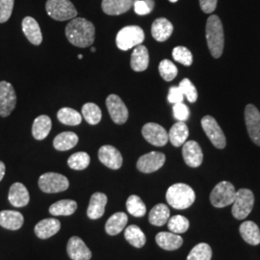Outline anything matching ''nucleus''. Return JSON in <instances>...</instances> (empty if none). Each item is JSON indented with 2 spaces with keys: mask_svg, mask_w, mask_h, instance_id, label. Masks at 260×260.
<instances>
[{
  "mask_svg": "<svg viewBox=\"0 0 260 260\" xmlns=\"http://www.w3.org/2000/svg\"><path fill=\"white\" fill-rule=\"evenodd\" d=\"M47 15L58 21H65L76 18L77 11L70 0H47Z\"/></svg>",
  "mask_w": 260,
  "mask_h": 260,
  "instance_id": "5",
  "label": "nucleus"
},
{
  "mask_svg": "<svg viewBox=\"0 0 260 260\" xmlns=\"http://www.w3.org/2000/svg\"><path fill=\"white\" fill-rule=\"evenodd\" d=\"M155 240L158 246L166 251H176L183 244L182 237L173 233H159Z\"/></svg>",
  "mask_w": 260,
  "mask_h": 260,
  "instance_id": "26",
  "label": "nucleus"
},
{
  "mask_svg": "<svg viewBox=\"0 0 260 260\" xmlns=\"http://www.w3.org/2000/svg\"><path fill=\"white\" fill-rule=\"evenodd\" d=\"M15 0H0V23L6 22L12 16Z\"/></svg>",
  "mask_w": 260,
  "mask_h": 260,
  "instance_id": "45",
  "label": "nucleus"
},
{
  "mask_svg": "<svg viewBox=\"0 0 260 260\" xmlns=\"http://www.w3.org/2000/svg\"><path fill=\"white\" fill-rule=\"evenodd\" d=\"M182 155L189 167L198 168L202 165L204 160L202 148L195 141H188L183 144Z\"/></svg>",
  "mask_w": 260,
  "mask_h": 260,
  "instance_id": "15",
  "label": "nucleus"
},
{
  "mask_svg": "<svg viewBox=\"0 0 260 260\" xmlns=\"http://www.w3.org/2000/svg\"><path fill=\"white\" fill-rule=\"evenodd\" d=\"M94 51H95V48L92 47V52H94Z\"/></svg>",
  "mask_w": 260,
  "mask_h": 260,
  "instance_id": "52",
  "label": "nucleus"
},
{
  "mask_svg": "<svg viewBox=\"0 0 260 260\" xmlns=\"http://www.w3.org/2000/svg\"><path fill=\"white\" fill-rule=\"evenodd\" d=\"M166 200L172 207L182 210L194 204L196 194L190 186L184 183H176L168 189Z\"/></svg>",
  "mask_w": 260,
  "mask_h": 260,
  "instance_id": "3",
  "label": "nucleus"
},
{
  "mask_svg": "<svg viewBox=\"0 0 260 260\" xmlns=\"http://www.w3.org/2000/svg\"><path fill=\"white\" fill-rule=\"evenodd\" d=\"M183 100H184V95L181 92V90L179 89V87H171L170 88L169 94H168L169 103H174V104L183 103Z\"/></svg>",
  "mask_w": 260,
  "mask_h": 260,
  "instance_id": "47",
  "label": "nucleus"
},
{
  "mask_svg": "<svg viewBox=\"0 0 260 260\" xmlns=\"http://www.w3.org/2000/svg\"><path fill=\"white\" fill-rule=\"evenodd\" d=\"M174 26L167 19L160 18L155 19L151 26V34L157 42H165L171 37Z\"/></svg>",
  "mask_w": 260,
  "mask_h": 260,
  "instance_id": "25",
  "label": "nucleus"
},
{
  "mask_svg": "<svg viewBox=\"0 0 260 260\" xmlns=\"http://www.w3.org/2000/svg\"><path fill=\"white\" fill-rule=\"evenodd\" d=\"M134 11L139 16H145L149 14L154 8L153 0H134Z\"/></svg>",
  "mask_w": 260,
  "mask_h": 260,
  "instance_id": "44",
  "label": "nucleus"
},
{
  "mask_svg": "<svg viewBox=\"0 0 260 260\" xmlns=\"http://www.w3.org/2000/svg\"><path fill=\"white\" fill-rule=\"evenodd\" d=\"M134 0H103V12L109 16H119L126 13L133 6Z\"/></svg>",
  "mask_w": 260,
  "mask_h": 260,
  "instance_id": "24",
  "label": "nucleus"
},
{
  "mask_svg": "<svg viewBox=\"0 0 260 260\" xmlns=\"http://www.w3.org/2000/svg\"><path fill=\"white\" fill-rule=\"evenodd\" d=\"M236 196V190L233 183L222 181L214 187L210 194V202L215 207L223 208L233 205Z\"/></svg>",
  "mask_w": 260,
  "mask_h": 260,
  "instance_id": "7",
  "label": "nucleus"
},
{
  "mask_svg": "<svg viewBox=\"0 0 260 260\" xmlns=\"http://www.w3.org/2000/svg\"><path fill=\"white\" fill-rule=\"evenodd\" d=\"M21 25L22 31L28 41L35 46H40L43 42V34L37 20L31 17H26L22 20Z\"/></svg>",
  "mask_w": 260,
  "mask_h": 260,
  "instance_id": "19",
  "label": "nucleus"
},
{
  "mask_svg": "<svg viewBox=\"0 0 260 260\" xmlns=\"http://www.w3.org/2000/svg\"><path fill=\"white\" fill-rule=\"evenodd\" d=\"M169 1H170V2H172V3H176L177 0H169Z\"/></svg>",
  "mask_w": 260,
  "mask_h": 260,
  "instance_id": "50",
  "label": "nucleus"
},
{
  "mask_svg": "<svg viewBox=\"0 0 260 260\" xmlns=\"http://www.w3.org/2000/svg\"><path fill=\"white\" fill-rule=\"evenodd\" d=\"M179 89L183 93V95L187 98L188 102L191 103H194L198 100V92L196 89L194 84L192 83L188 78H184L180 83H179Z\"/></svg>",
  "mask_w": 260,
  "mask_h": 260,
  "instance_id": "43",
  "label": "nucleus"
},
{
  "mask_svg": "<svg viewBox=\"0 0 260 260\" xmlns=\"http://www.w3.org/2000/svg\"><path fill=\"white\" fill-rule=\"evenodd\" d=\"M189 225L190 223L188 219L181 215H176L168 221V229L171 231V233L176 234L186 233L189 229Z\"/></svg>",
  "mask_w": 260,
  "mask_h": 260,
  "instance_id": "40",
  "label": "nucleus"
},
{
  "mask_svg": "<svg viewBox=\"0 0 260 260\" xmlns=\"http://www.w3.org/2000/svg\"><path fill=\"white\" fill-rule=\"evenodd\" d=\"M174 59L184 66H191L193 63V55L191 51L185 47H177L173 50Z\"/></svg>",
  "mask_w": 260,
  "mask_h": 260,
  "instance_id": "42",
  "label": "nucleus"
},
{
  "mask_svg": "<svg viewBox=\"0 0 260 260\" xmlns=\"http://www.w3.org/2000/svg\"><path fill=\"white\" fill-rule=\"evenodd\" d=\"M106 204H107V196L100 192L94 193L91 198L90 204L87 209L88 217L92 220H96L103 217L105 211Z\"/></svg>",
  "mask_w": 260,
  "mask_h": 260,
  "instance_id": "22",
  "label": "nucleus"
},
{
  "mask_svg": "<svg viewBox=\"0 0 260 260\" xmlns=\"http://www.w3.org/2000/svg\"><path fill=\"white\" fill-rule=\"evenodd\" d=\"M67 252L70 258L73 260H90L92 252L86 246L83 240L77 236L72 237L67 246Z\"/></svg>",
  "mask_w": 260,
  "mask_h": 260,
  "instance_id": "16",
  "label": "nucleus"
},
{
  "mask_svg": "<svg viewBox=\"0 0 260 260\" xmlns=\"http://www.w3.org/2000/svg\"><path fill=\"white\" fill-rule=\"evenodd\" d=\"M57 118L62 123H64L66 125H71V126L78 125L82 121L81 114L75 109L69 108V107L61 108L57 113Z\"/></svg>",
  "mask_w": 260,
  "mask_h": 260,
  "instance_id": "35",
  "label": "nucleus"
},
{
  "mask_svg": "<svg viewBox=\"0 0 260 260\" xmlns=\"http://www.w3.org/2000/svg\"><path fill=\"white\" fill-rule=\"evenodd\" d=\"M169 140L175 147H181L189 136V129L184 121H177L170 129Z\"/></svg>",
  "mask_w": 260,
  "mask_h": 260,
  "instance_id": "28",
  "label": "nucleus"
},
{
  "mask_svg": "<svg viewBox=\"0 0 260 260\" xmlns=\"http://www.w3.org/2000/svg\"><path fill=\"white\" fill-rule=\"evenodd\" d=\"M142 134L149 144L155 147L165 146L169 140V135L166 129L160 124L154 122H149L145 124L142 128Z\"/></svg>",
  "mask_w": 260,
  "mask_h": 260,
  "instance_id": "13",
  "label": "nucleus"
},
{
  "mask_svg": "<svg viewBox=\"0 0 260 260\" xmlns=\"http://www.w3.org/2000/svg\"><path fill=\"white\" fill-rule=\"evenodd\" d=\"M174 117L178 121H185L190 117V110L183 103H176L173 107Z\"/></svg>",
  "mask_w": 260,
  "mask_h": 260,
  "instance_id": "46",
  "label": "nucleus"
},
{
  "mask_svg": "<svg viewBox=\"0 0 260 260\" xmlns=\"http://www.w3.org/2000/svg\"><path fill=\"white\" fill-rule=\"evenodd\" d=\"M166 161V156L162 152L151 151L147 154H144L137 161V169L144 174H150L158 171L164 165Z\"/></svg>",
  "mask_w": 260,
  "mask_h": 260,
  "instance_id": "14",
  "label": "nucleus"
},
{
  "mask_svg": "<svg viewBox=\"0 0 260 260\" xmlns=\"http://www.w3.org/2000/svg\"><path fill=\"white\" fill-rule=\"evenodd\" d=\"M170 219V209L167 205L159 204L155 205L149 214V223L156 226H162Z\"/></svg>",
  "mask_w": 260,
  "mask_h": 260,
  "instance_id": "32",
  "label": "nucleus"
},
{
  "mask_svg": "<svg viewBox=\"0 0 260 260\" xmlns=\"http://www.w3.org/2000/svg\"><path fill=\"white\" fill-rule=\"evenodd\" d=\"M158 70H159L161 77L168 82L174 80L177 77V72H178L176 65L172 61L167 60V59L162 60L160 62Z\"/></svg>",
  "mask_w": 260,
  "mask_h": 260,
  "instance_id": "41",
  "label": "nucleus"
},
{
  "mask_svg": "<svg viewBox=\"0 0 260 260\" xmlns=\"http://www.w3.org/2000/svg\"><path fill=\"white\" fill-rule=\"evenodd\" d=\"M206 41L211 55L214 58H220L222 55L224 46V35H223V24L218 16H210L205 27Z\"/></svg>",
  "mask_w": 260,
  "mask_h": 260,
  "instance_id": "2",
  "label": "nucleus"
},
{
  "mask_svg": "<svg viewBox=\"0 0 260 260\" xmlns=\"http://www.w3.org/2000/svg\"><path fill=\"white\" fill-rule=\"evenodd\" d=\"M218 0H200V5L205 14H211L217 7Z\"/></svg>",
  "mask_w": 260,
  "mask_h": 260,
  "instance_id": "48",
  "label": "nucleus"
},
{
  "mask_svg": "<svg viewBox=\"0 0 260 260\" xmlns=\"http://www.w3.org/2000/svg\"><path fill=\"white\" fill-rule=\"evenodd\" d=\"M51 126H52V122L48 116L47 115L39 116L33 122V126H32L33 137L39 141L46 139L51 130Z\"/></svg>",
  "mask_w": 260,
  "mask_h": 260,
  "instance_id": "30",
  "label": "nucleus"
},
{
  "mask_svg": "<svg viewBox=\"0 0 260 260\" xmlns=\"http://www.w3.org/2000/svg\"><path fill=\"white\" fill-rule=\"evenodd\" d=\"M65 33L72 45L77 47H88L94 42L95 28L88 19L75 18L68 23Z\"/></svg>",
  "mask_w": 260,
  "mask_h": 260,
  "instance_id": "1",
  "label": "nucleus"
},
{
  "mask_svg": "<svg viewBox=\"0 0 260 260\" xmlns=\"http://www.w3.org/2000/svg\"><path fill=\"white\" fill-rule=\"evenodd\" d=\"M212 249L206 243H200L190 251L187 260H211Z\"/></svg>",
  "mask_w": 260,
  "mask_h": 260,
  "instance_id": "37",
  "label": "nucleus"
},
{
  "mask_svg": "<svg viewBox=\"0 0 260 260\" xmlns=\"http://www.w3.org/2000/svg\"><path fill=\"white\" fill-rule=\"evenodd\" d=\"M245 121L250 138L260 147V112L254 105L248 104L246 106Z\"/></svg>",
  "mask_w": 260,
  "mask_h": 260,
  "instance_id": "11",
  "label": "nucleus"
},
{
  "mask_svg": "<svg viewBox=\"0 0 260 260\" xmlns=\"http://www.w3.org/2000/svg\"><path fill=\"white\" fill-rule=\"evenodd\" d=\"M106 106L112 121L117 124H123L128 119V110L121 98L117 94H110L106 99Z\"/></svg>",
  "mask_w": 260,
  "mask_h": 260,
  "instance_id": "12",
  "label": "nucleus"
},
{
  "mask_svg": "<svg viewBox=\"0 0 260 260\" xmlns=\"http://www.w3.org/2000/svg\"><path fill=\"white\" fill-rule=\"evenodd\" d=\"M242 238L248 244L256 246L260 244V230L258 225L251 221L244 222L239 228Z\"/></svg>",
  "mask_w": 260,
  "mask_h": 260,
  "instance_id": "29",
  "label": "nucleus"
},
{
  "mask_svg": "<svg viewBox=\"0 0 260 260\" xmlns=\"http://www.w3.org/2000/svg\"><path fill=\"white\" fill-rule=\"evenodd\" d=\"M149 63V56L148 48L145 46L139 45L135 47L132 54L130 65L134 72H144L148 69Z\"/></svg>",
  "mask_w": 260,
  "mask_h": 260,
  "instance_id": "20",
  "label": "nucleus"
},
{
  "mask_svg": "<svg viewBox=\"0 0 260 260\" xmlns=\"http://www.w3.org/2000/svg\"><path fill=\"white\" fill-rule=\"evenodd\" d=\"M90 162H91L90 155L87 152L79 151L71 155V157L68 160V165L73 170L81 171L88 167L90 165Z\"/></svg>",
  "mask_w": 260,
  "mask_h": 260,
  "instance_id": "38",
  "label": "nucleus"
},
{
  "mask_svg": "<svg viewBox=\"0 0 260 260\" xmlns=\"http://www.w3.org/2000/svg\"><path fill=\"white\" fill-rule=\"evenodd\" d=\"M24 223L22 214L14 210H3L0 212V225L10 231H18Z\"/></svg>",
  "mask_w": 260,
  "mask_h": 260,
  "instance_id": "23",
  "label": "nucleus"
},
{
  "mask_svg": "<svg viewBox=\"0 0 260 260\" xmlns=\"http://www.w3.org/2000/svg\"><path fill=\"white\" fill-rule=\"evenodd\" d=\"M254 204V196L249 189H240L236 191V196L233 204V217L237 220L246 219L251 213Z\"/></svg>",
  "mask_w": 260,
  "mask_h": 260,
  "instance_id": "6",
  "label": "nucleus"
},
{
  "mask_svg": "<svg viewBox=\"0 0 260 260\" xmlns=\"http://www.w3.org/2000/svg\"><path fill=\"white\" fill-rule=\"evenodd\" d=\"M126 209L128 213L131 214L134 217H143L146 212L147 208L146 205L143 203V201L140 199V197L136 195L130 196L126 201Z\"/></svg>",
  "mask_w": 260,
  "mask_h": 260,
  "instance_id": "39",
  "label": "nucleus"
},
{
  "mask_svg": "<svg viewBox=\"0 0 260 260\" xmlns=\"http://www.w3.org/2000/svg\"><path fill=\"white\" fill-rule=\"evenodd\" d=\"M17 104V94L12 84L7 81L0 82V116L8 117Z\"/></svg>",
  "mask_w": 260,
  "mask_h": 260,
  "instance_id": "10",
  "label": "nucleus"
},
{
  "mask_svg": "<svg viewBox=\"0 0 260 260\" xmlns=\"http://www.w3.org/2000/svg\"><path fill=\"white\" fill-rule=\"evenodd\" d=\"M99 158L104 166L112 170H118L122 165V156L121 152L115 147L106 145L99 150Z\"/></svg>",
  "mask_w": 260,
  "mask_h": 260,
  "instance_id": "17",
  "label": "nucleus"
},
{
  "mask_svg": "<svg viewBox=\"0 0 260 260\" xmlns=\"http://www.w3.org/2000/svg\"><path fill=\"white\" fill-rule=\"evenodd\" d=\"M145 40L143 29L137 25H129L122 28L116 38L117 47L121 50H128L130 48L141 45Z\"/></svg>",
  "mask_w": 260,
  "mask_h": 260,
  "instance_id": "4",
  "label": "nucleus"
},
{
  "mask_svg": "<svg viewBox=\"0 0 260 260\" xmlns=\"http://www.w3.org/2000/svg\"><path fill=\"white\" fill-rule=\"evenodd\" d=\"M202 126L206 136L217 149H224L226 145L225 136L217 121L211 116H205L202 120Z\"/></svg>",
  "mask_w": 260,
  "mask_h": 260,
  "instance_id": "9",
  "label": "nucleus"
},
{
  "mask_svg": "<svg viewBox=\"0 0 260 260\" xmlns=\"http://www.w3.org/2000/svg\"><path fill=\"white\" fill-rule=\"evenodd\" d=\"M61 229V223L54 218H49L40 221L36 224L34 232L39 238L47 239L55 235Z\"/></svg>",
  "mask_w": 260,
  "mask_h": 260,
  "instance_id": "21",
  "label": "nucleus"
},
{
  "mask_svg": "<svg viewBox=\"0 0 260 260\" xmlns=\"http://www.w3.org/2000/svg\"><path fill=\"white\" fill-rule=\"evenodd\" d=\"M70 186L69 179L57 173H47L42 175L39 178V187L40 189L48 194L59 193L66 191Z\"/></svg>",
  "mask_w": 260,
  "mask_h": 260,
  "instance_id": "8",
  "label": "nucleus"
},
{
  "mask_svg": "<svg viewBox=\"0 0 260 260\" xmlns=\"http://www.w3.org/2000/svg\"><path fill=\"white\" fill-rule=\"evenodd\" d=\"M82 58H83V55H81V54L78 55V59H82Z\"/></svg>",
  "mask_w": 260,
  "mask_h": 260,
  "instance_id": "51",
  "label": "nucleus"
},
{
  "mask_svg": "<svg viewBox=\"0 0 260 260\" xmlns=\"http://www.w3.org/2000/svg\"><path fill=\"white\" fill-rule=\"evenodd\" d=\"M124 237L130 245L138 249L144 247L147 241L145 233L142 232V230L138 225L135 224H131L127 226V229L124 231Z\"/></svg>",
  "mask_w": 260,
  "mask_h": 260,
  "instance_id": "34",
  "label": "nucleus"
},
{
  "mask_svg": "<svg viewBox=\"0 0 260 260\" xmlns=\"http://www.w3.org/2000/svg\"><path fill=\"white\" fill-rule=\"evenodd\" d=\"M5 176V164L0 161V181L3 179V177Z\"/></svg>",
  "mask_w": 260,
  "mask_h": 260,
  "instance_id": "49",
  "label": "nucleus"
},
{
  "mask_svg": "<svg viewBox=\"0 0 260 260\" xmlns=\"http://www.w3.org/2000/svg\"><path fill=\"white\" fill-rule=\"evenodd\" d=\"M82 115L85 121L91 125H95L102 121L103 113L101 108L94 103H88L82 107Z\"/></svg>",
  "mask_w": 260,
  "mask_h": 260,
  "instance_id": "36",
  "label": "nucleus"
},
{
  "mask_svg": "<svg viewBox=\"0 0 260 260\" xmlns=\"http://www.w3.org/2000/svg\"><path fill=\"white\" fill-rule=\"evenodd\" d=\"M8 199L10 204L15 207L26 206L30 201L27 188L20 182L14 183L10 188Z\"/></svg>",
  "mask_w": 260,
  "mask_h": 260,
  "instance_id": "18",
  "label": "nucleus"
},
{
  "mask_svg": "<svg viewBox=\"0 0 260 260\" xmlns=\"http://www.w3.org/2000/svg\"><path fill=\"white\" fill-rule=\"evenodd\" d=\"M77 204L73 200H62L49 207V212L53 216H70L75 213Z\"/></svg>",
  "mask_w": 260,
  "mask_h": 260,
  "instance_id": "33",
  "label": "nucleus"
},
{
  "mask_svg": "<svg viewBox=\"0 0 260 260\" xmlns=\"http://www.w3.org/2000/svg\"><path fill=\"white\" fill-rule=\"evenodd\" d=\"M128 222V217L127 215L123 212H117L113 214L111 217L107 220L106 224H105V231L107 234L115 236L121 233L125 225Z\"/></svg>",
  "mask_w": 260,
  "mask_h": 260,
  "instance_id": "27",
  "label": "nucleus"
},
{
  "mask_svg": "<svg viewBox=\"0 0 260 260\" xmlns=\"http://www.w3.org/2000/svg\"><path fill=\"white\" fill-rule=\"evenodd\" d=\"M78 143V136L71 131H66L58 134L53 140V146L59 151H66L74 149Z\"/></svg>",
  "mask_w": 260,
  "mask_h": 260,
  "instance_id": "31",
  "label": "nucleus"
}]
</instances>
